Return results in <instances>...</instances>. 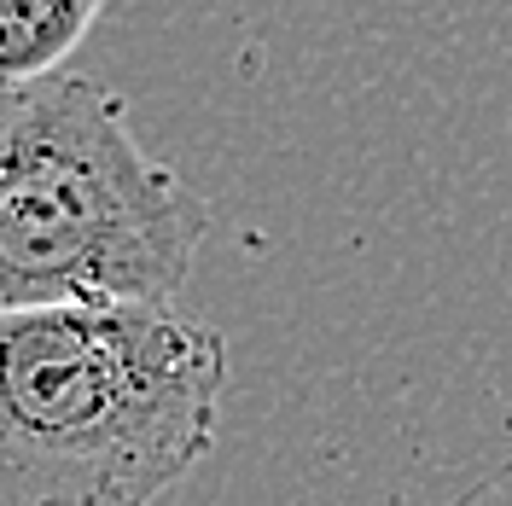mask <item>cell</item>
I'll list each match as a JSON object with an SVG mask.
<instances>
[{
  "label": "cell",
  "mask_w": 512,
  "mask_h": 506,
  "mask_svg": "<svg viewBox=\"0 0 512 506\" xmlns=\"http://www.w3.org/2000/svg\"><path fill=\"white\" fill-rule=\"evenodd\" d=\"M105 0H0V82L53 76L99 24Z\"/></svg>",
  "instance_id": "cell-3"
},
{
  "label": "cell",
  "mask_w": 512,
  "mask_h": 506,
  "mask_svg": "<svg viewBox=\"0 0 512 506\" xmlns=\"http://www.w3.org/2000/svg\"><path fill=\"white\" fill-rule=\"evenodd\" d=\"M227 344L175 303L0 315V506H158L210 454Z\"/></svg>",
  "instance_id": "cell-1"
},
{
  "label": "cell",
  "mask_w": 512,
  "mask_h": 506,
  "mask_svg": "<svg viewBox=\"0 0 512 506\" xmlns=\"http://www.w3.org/2000/svg\"><path fill=\"white\" fill-rule=\"evenodd\" d=\"M210 204L158 163L88 76L0 82V315L47 303H175Z\"/></svg>",
  "instance_id": "cell-2"
}]
</instances>
